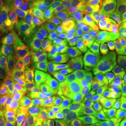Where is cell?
Segmentation results:
<instances>
[{
  "label": "cell",
  "instance_id": "cell-1",
  "mask_svg": "<svg viewBox=\"0 0 126 126\" xmlns=\"http://www.w3.org/2000/svg\"><path fill=\"white\" fill-rule=\"evenodd\" d=\"M30 55L38 70L49 80L58 79L70 63V60L63 58L58 50L50 44L47 39L39 41L32 46Z\"/></svg>",
  "mask_w": 126,
  "mask_h": 126
},
{
  "label": "cell",
  "instance_id": "cell-2",
  "mask_svg": "<svg viewBox=\"0 0 126 126\" xmlns=\"http://www.w3.org/2000/svg\"><path fill=\"white\" fill-rule=\"evenodd\" d=\"M32 119H43L58 102L56 93L48 88L41 80L27 90Z\"/></svg>",
  "mask_w": 126,
  "mask_h": 126
},
{
  "label": "cell",
  "instance_id": "cell-3",
  "mask_svg": "<svg viewBox=\"0 0 126 126\" xmlns=\"http://www.w3.org/2000/svg\"><path fill=\"white\" fill-rule=\"evenodd\" d=\"M42 80L38 73L27 59L14 71L5 75L3 79V85L8 90H28Z\"/></svg>",
  "mask_w": 126,
  "mask_h": 126
},
{
  "label": "cell",
  "instance_id": "cell-4",
  "mask_svg": "<svg viewBox=\"0 0 126 126\" xmlns=\"http://www.w3.org/2000/svg\"><path fill=\"white\" fill-rule=\"evenodd\" d=\"M84 89L83 83L71 76L63 74L56 83V94L62 102L68 104L77 102L81 98Z\"/></svg>",
  "mask_w": 126,
  "mask_h": 126
},
{
  "label": "cell",
  "instance_id": "cell-5",
  "mask_svg": "<svg viewBox=\"0 0 126 126\" xmlns=\"http://www.w3.org/2000/svg\"><path fill=\"white\" fill-rule=\"evenodd\" d=\"M29 108V99L27 94L20 90L6 89L0 97V111L16 112L20 109Z\"/></svg>",
  "mask_w": 126,
  "mask_h": 126
},
{
  "label": "cell",
  "instance_id": "cell-6",
  "mask_svg": "<svg viewBox=\"0 0 126 126\" xmlns=\"http://www.w3.org/2000/svg\"><path fill=\"white\" fill-rule=\"evenodd\" d=\"M66 22H65V14L60 17L56 28L53 33L48 36V40L50 44L53 48L58 50L63 58L65 60L69 59L72 54V52L69 48L65 41L64 36L66 33Z\"/></svg>",
  "mask_w": 126,
  "mask_h": 126
},
{
  "label": "cell",
  "instance_id": "cell-7",
  "mask_svg": "<svg viewBox=\"0 0 126 126\" xmlns=\"http://www.w3.org/2000/svg\"><path fill=\"white\" fill-rule=\"evenodd\" d=\"M18 11L9 9L0 16V32L7 44L18 39L17 24Z\"/></svg>",
  "mask_w": 126,
  "mask_h": 126
},
{
  "label": "cell",
  "instance_id": "cell-8",
  "mask_svg": "<svg viewBox=\"0 0 126 126\" xmlns=\"http://www.w3.org/2000/svg\"><path fill=\"white\" fill-rule=\"evenodd\" d=\"M66 3V2H65ZM67 14L73 15L81 21H90L92 18L97 16V11L92 6L88 5L84 0L66 3Z\"/></svg>",
  "mask_w": 126,
  "mask_h": 126
},
{
  "label": "cell",
  "instance_id": "cell-9",
  "mask_svg": "<svg viewBox=\"0 0 126 126\" xmlns=\"http://www.w3.org/2000/svg\"><path fill=\"white\" fill-rule=\"evenodd\" d=\"M18 20L17 24V32L19 39L21 40L24 47L29 50L36 43V37L35 32L27 22V19L23 14L18 12Z\"/></svg>",
  "mask_w": 126,
  "mask_h": 126
},
{
  "label": "cell",
  "instance_id": "cell-10",
  "mask_svg": "<svg viewBox=\"0 0 126 126\" xmlns=\"http://www.w3.org/2000/svg\"><path fill=\"white\" fill-rule=\"evenodd\" d=\"M18 12L23 14L25 16V17L27 19V22L30 25V26L34 30V31L41 36H50V34L53 33V32L54 31L55 29L56 28L57 24L58 22L59 18L53 21H46L41 17L25 14L20 11H18Z\"/></svg>",
  "mask_w": 126,
  "mask_h": 126
},
{
  "label": "cell",
  "instance_id": "cell-11",
  "mask_svg": "<svg viewBox=\"0 0 126 126\" xmlns=\"http://www.w3.org/2000/svg\"><path fill=\"white\" fill-rule=\"evenodd\" d=\"M85 50L88 56H89L97 66L110 61L113 54L111 50L97 44H90Z\"/></svg>",
  "mask_w": 126,
  "mask_h": 126
},
{
  "label": "cell",
  "instance_id": "cell-12",
  "mask_svg": "<svg viewBox=\"0 0 126 126\" xmlns=\"http://www.w3.org/2000/svg\"><path fill=\"white\" fill-rule=\"evenodd\" d=\"M105 97L102 102L96 104L94 107V115L99 121L105 120L112 111L116 109L113 104V91L105 87Z\"/></svg>",
  "mask_w": 126,
  "mask_h": 126
},
{
  "label": "cell",
  "instance_id": "cell-13",
  "mask_svg": "<svg viewBox=\"0 0 126 126\" xmlns=\"http://www.w3.org/2000/svg\"><path fill=\"white\" fill-rule=\"evenodd\" d=\"M65 22L66 30L68 32L90 41L88 36V27L85 22L81 21L69 14H65Z\"/></svg>",
  "mask_w": 126,
  "mask_h": 126
},
{
  "label": "cell",
  "instance_id": "cell-14",
  "mask_svg": "<svg viewBox=\"0 0 126 126\" xmlns=\"http://www.w3.org/2000/svg\"><path fill=\"white\" fill-rule=\"evenodd\" d=\"M23 3L24 4L19 9L18 11L27 15L40 17L45 12L50 2L48 0H25L21 4Z\"/></svg>",
  "mask_w": 126,
  "mask_h": 126
},
{
  "label": "cell",
  "instance_id": "cell-15",
  "mask_svg": "<svg viewBox=\"0 0 126 126\" xmlns=\"http://www.w3.org/2000/svg\"><path fill=\"white\" fill-rule=\"evenodd\" d=\"M108 21L102 18L99 15L88 21V36L90 41H94L106 32Z\"/></svg>",
  "mask_w": 126,
  "mask_h": 126
},
{
  "label": "cell",
  "instance_id": "cell-16",
  "mask_svg": "<svg viewBox=\"0 0 126 126\" xmlns=\"http://www.w3.org/2000/svg\"><path fill=\"white\" fill-rule=\"evenodd\" d=\"M60 103L63 110L64 121L69 118L77 115L79 113L83 111L84 109L89 107L90 105H92L87 102L83 97H81L75 103L68 104L63 102H61Z\"/></svg>",
  "mask_w": 126,
  "mask_h": 126
},
{
  "label": "cell",
  "instance_id": "cell-17",
  "mask_svg": "<svg viewBox=\"0 0 126 126\" xmlns=\"http://www.w3.org/2000/svg\"><path fill=\"white\" fill-rule=\"evenodd\" d=\"M94 108L93 105H90L83 111H82L78 114L67 118L64 121L65 125L67 126H75L82 123H85L87 122L94 121Z\"/></svg>",
  "mask_w": 126,
  "mask_h": 126
},
{
  "label": "cell",
  "instance_id": "cell-18",
  "mask_svg": "<svg viewBox=\"0 0 126 126\" xmlns=\"http://www.w3.org/2000/svg\"><path fill=\"white\" fill-rule=\"evenodd\" d=\"M104 83L103 81L99 80L97 78L89 79L86 81L84 86V89L83 92V98L86 100L87 102L92 104V98L94 93L98 90L104 89Z\"/></svg>",
  "mask_w": 126,
  "mask_h": 126
},
{
  "label": "cell",
  "instance_id": "cell-19",
  "mask_svg": "<svg viewBox=\"0 0 126 126\" xmlns=\"http://www.w3.org/2000/svg\"><path fill=\"white\" fill-rule=\"evenodd\" d=\"M72 60L78 63L83 68L89 76L94 75L96 71V67L94 61L86 54V50H83L81 52L74 55Z\"/></svg>",
  "mask_w": 126,
  "mask_h": 126
},
{
  "label": "cell",
  "instance_id": "cell-20",
  "mask_svg": "<svg viewBox=\"0 0 126 126\" xmlns=\"http://www.w3.org/2000/svg\"><path fill=\"white\" fill-rule=\"evenodd\" d=\"M94 44H100L108 48L112 51L121 48L123 44L118 38L112 35L109 32L106 31L102 36L93 41Z\"/></svg>",
  "mask_w": 126,
  "mask_h": 126
},
{
  "label": "cell",
  "instance_id": "cell-21",
  "mask_svg": "<svg viewBox=\"0 0 126 126\" xmlns=\"http://www.w3.org/2000/svg\"><path fill=\"white\" fill-rule=\"evenodd\" d=\"M63 110L60 102H57L50 110L43 120L46 126H62Z\"/></svg>",
  "mask_w": 126,
  "mask_h": 126
},
{
  "label": "cell",
  "instance_id": "cell-22",
  "mask_svg": "<svg viewBox=\"0 0 126 126\" xmlns=\"http://www.w3.org/2000/svg\"><path fill=\"white\" fill-rule=\"evenodd\" d=\"M65 41L67 43L69 48L72 53L79 52L80 50L84 48L88 44H90V41H86L82 37L77 36L69 32H66L64 36Z\"/></svg>",
  "mask_w": 126,
  "mask_h": 126
},
{
  "label": "cell",
  "instance_id": "cell-23",
  "mask_svg": "<svg viewBox=\"0 0 126 126\" xmlns=\"http://www.w3.org/2000/svg\"><path fill=\"white\" fill-rule=\"evenodd\" d=\"M63 74L67 76H71L82 82H86L89 79L90 77L87 74V72L73 60H70V63Z\"/></svg>",
  "mask_w": 126,
  "mask_h": 126
},
{
  "label": "cell",
  "instance_id": "cell-24",
  "mask_svg": "<svg viewBox=\"0 0 126 126\" xmlns=\"http://www.w3.org/2000/svg\"><path fill=\"white\" fill-rule=\"evenodd\" d=\"M105 120L109 126H126V108L114 109Z\"/></svg>",
  "mask_w": 126,
  "mask_h": 126
},
{
  "label": "cell",
  "instance_id": "cell-25",
  "mask_svg": "<svg viewBox=\"0 0 126 126\" xmlns=\"http://www.w3.org/2000/svg\"><path fill=\"white\" fill-rule=\"evenodd\" d=\"M124 8L125 2L123 0H113L99 16L107 21H109L115 14L123 11Z\"/></svg>",
  "mask_w": 126,
  "mask_h": 126
},
{
  "label": "cell",
  "instance_id": "cell-26",
  "mask_svg": "<svg viewBox=\"0 0 126 126\" xmlns=\"http://www.w3.org/2000/svg\"><path fill=\"white\" fill-rule=\"evenodd\" d=\"M115 65L111 61H109L103 64L98 66L97 69L94 72V76L95 78L102 81H107L111 77H113L116 74Z\"/></svg>",
  "mask_w": 126,
  "mask_h": 126
},
{
  "label": "cell",
  "instance_id": "cell-27",
  "mask_svg": "<svg viewBox=\"0 0 126 126\" xmlns=\"http://www.w3.org/2000/svg\"><path fill=\"white\" fill-rule=\"evenodd\" d=\"M105 86V87L115 91L126 90V79L113 76L106 81Z\"/></svg>",
  "mask_w": 126,
  "mask_h": 126
},
{
  "label": "cell",
  "instance_id": "cell-28",
  "mask_svg": "<svg viewBox=\"0 0 126 126\" xmlns=\"http://www.w3.org/2000/svg\"><path fill=\"white\" fill-rule=\"evenodd\" d=\"M14 126H32V118L27 110L20 109L16 111Z\"/></svg>",
  "mask_w": 126,
  "mask_h": 126
},
{
  "label": "cell",
  "instance_id": "cell-29",
  "mask_svg": "<svg viewBox=\"0 0 126 126\" xmlns=\"http://www.w3.org/2000/svg\"><path fill=\"white\" fill-rule=\"evenodd\" d=\"M106 31L123 41H126V21L107 28Z\"/></svg>",
  "mask_w": 126,
  "mask_h": 126
},
{
  "label": "cell",
  "instance_id": "cell-30",
  "mask_svg": "<svg viewBox=\"0 0 126 126\" xmlns=\"http://www.w3.org/2000/svg\"><path fill=\"white\" fill-rule=\"evenodd\" d=\"M113 91V104L116 109L126 107V90Z\"/></svg>",
  "mask_w": 126,
  "mask_h": 126
},
{
  "label": "cell",
  "instance_id": "cell-31",
  "mask_svg": "<svg viewBox=\"0 0 126 126\" xmlns=\"http://www.w3.org/2000/svg\"><path fill=\"white\" fill-rule=\"evenodd\" d=\"M113 0H84L88 5L93 7L99 15Z\"/></svg>",
  "mask_w": 126,
  "mask_h": 126
},
{
  "label": "cell",
  "instance_id": "cell-32",
  "mask_svg": "<svg viewBox=\"0 0 126 126\" xmlns=\"http://www.w3.org/2000/svg\"><path fill=\"white\" fill-rule=\"evenodd\" d=\"M14 116L8 111H0V126H14Z\"/></svg>",
  "mask_w": 126,
  "mask_h": 126
},
{
  "label": "cell",
  "instance_id": "cell-33",
  "mask_svg": "<svg viewBox=\"0 0 126 126\" xmlns=\"http://www.w3.org/2000/svg\"><path fill=\"white\" fill-rule=\"evenodd\" d=\"M111 62L115 67L126 65V56L122 51V50H116L111 56Z\"/></svg>",
  "mask_w": 126,
  "mask_h": 126
},
{
  "label": "cell",
  "instance_id": "cell-34",
  "mask_svg": "<svg viewBox=\"0 0 126 126\" xmlns=\"http://www.w3.org/2000/svg\"><path fill=\"white\" fill-rule=\"evenodd\" d=\"M126 21V11H121L120 12H118L116 14H115L112 18H111L108 21L107 25V28H109V27H112L115 25H117L119 23H123Z\"/></svg>",
  "mask_w": 126,
  "mask_h": 126
},
{
  "label": "cell",
  "instance_id": "cell-35",
  "mask_svg": "<svg viewBox=\"0 0 126 126\" xmlns=\"http://www.w3.org/2000/svg\"><path fill=\"white\" fill-rule=\"evenodd\" d=\"M105 97V90L104 89H101L96 91L93 96L92 98V102L93 104H98L102 102V100Z\"/></svg>",
  "mask_w": 126,
  "mask_h": 126
},
{
  "label": "cell",
  "instance_id": "cell-36",
  "mask_svg": "<svg viewBox=\"0 0 126 126\" xmlns=\"http://www.w3.org/2000/svg\"><path fill=\"white\" fill-rule=\"evenodd\" d=\"M115 72L118 76L126 78V65L116 67L115 68Z\"/></svg>",
  "mask_w": 126,
  "mask_h": 126
},
{
  "label": "cell",
  "instance_id": "cell-37",
  "mask_svg": "<svg viewBox=\"0 0 126 126\" xmlns=\"http://www.w3.org/2000/svg\"><path fill=\"white\" fill-rule=\"evenodd\" d=\"M6 45V43L4 39L3 38V36H2L1 32H0V63H1V60H2L3 53H4Z\"/></svg>",
  "mask_w": 126,
  "mask_h": 126
},
{
  "label": "cell",
  "instance_id": "cell-38",
  "mask_svg": "<svg viewBox=\"0 0 126 126\" xmlns=\"http://www.w3.org/2000/svg\"><path fill=\"white\" fill-rule=\"evenodd\" d=\"M9 10L5 0H0V16Z\"/></svg>",
  "mask_w": 126,
  "mask_h": 126
},
{
  "label": "cell",
  "instance_id": "cell-39",
  "mask_svg": "<svg viewBox=\"0 0 126 126\" xmlns=\"http://www.w3.org/2000/svg\"><path fill=\"white\" fill-rule=\"evenodd\" d=\"M24 1H25V0H10L9 1L11 4L18 6L20 4H21L22 2H23ZM50 1H56V2H63V1H65L66 2L67 0H50Z\"/></svg>",
  "mask_w": 126,
  "mask_h": 126
},
{
  "label": "cell",
  "instance_id": "cell-40",
  "mask_svg": "<svg viewBox=\"0 0 126 126\" xmlns=\"http://www.w3.org/2000/svg\"><path fill=\"white\" fill-rule=\"evenodd\" d=\"M32 126H46L43 119H34Z\"/></svg>",
  "mask_w": 126,
  "mask_h": 126
},
{
  "label": "cell",
  "instance_id": "cell-41",
  "mask_svg": "<svg viewBox=\"0 0 126 126\" xmlns=\"http://www.w3.org/2000/svg\"><path fill=\"white\" fill-rule=\"evenodd\" d=\"M96 122L95 121H92L90 122H87L85 123H82V124H79V125H75V126H96Z\"/></svg>",
  "mask_w": 126,
  "mask_h": 126
},
{
  "label": "cell",
  "instance_id": "cell-42",
  "mask_svg": "<svg viewBox=\"0 0 126 126\" xmlns=\"http://www.w3.org/2000/svg\"><path fill=\"white\" fill-rule=\"evenodd\" d=\"M96 126H109V125L108 123H107V122H100V123H99Z\"/></svg>",
  "mask_w": 126,
  "mask_h": 126
},
{
  "label": "cell",
  "instance_id": "cell-43",
  "mask_svg": "<svg viewBox=\"0 0 126 126\" xmlns=\"http://www.w3.org/2000/svg\"><path fill=\"white\" fill-rule=\"evenodd\" d=\"M122 51L123 52V53H124V54H125V55L126 56V46H123Z\"/></svg>",
  "mask_w": 126,
  "mask_h": 126
},
{
  "label": "cell",
  "instance_id": "cell-44",
  "mask_svg": "<svg viewBox=\"0 0 126 126\" xmlns=\"http://www.w3.org/2000/svg\"><path fill=\"white\" fill-rule=\"evenodd\" d=\"M79 0H67L66 1V3H70V2H74V1H77Z\"/></svg>",
  "mask_w": 126,
  "mask_h": 126
},
{
  "label": "cell",
  "instance_id": "cell-45",
  "mask_svg": "<svg viewBox=\"0 0 126 126\" xmlns=\"http://www.w3.org/2000/svg\"><path fill=\"white\" fill-rule=\"evenodd\" d=\"M123 46H126V41H124V43H123Z\"/></svg>",
  "mask_w": 126,
  "mask_h": 126
},
{
  "label": "cell",
  "instance_id": "cell-46",
  "mask_svg": "<svg viewBox=\"0 0 126 126\" xmlns=\"http://www.w3.org/2000/svg\"><path fill=\"white\" fill-rule=\"evenodd\" d=\"M125 9H126V2H125Z\"/></svg>",
  "mask_w": 126,
  "mask_h": 126
},
{
  "label": "cell",
  "instance_id": "cell-47",
  "mask_svg": "<svg viewBox=\"0 0 126 126\" xmlns=\"http://www.w3.org/2000/svg\"><path fill=\"white\" fill-rule=\"evenodd\" d=\"M123 1L124 2H126V0H123Z\"/></svg>",
  "mask_w": 126,
  "mask_h": 126
},
{
  "label": "cell",
  "instance_id": "cell-48",
  "mask_svg": "<svg viewBox=\"0 0 126 126\" xmlns=\"http://www.w3.org/2000/svg\"><path fill=\"white\" fill-rule=\"evenodd\" d=\"M0 93H1V88H0Z\"/></svg>",
  "mask_w": 126,
  "mask_h": 126
},
{
  "label": "cell",
  "instance_id": "cell-49",
  "mask_svg": "<svg viewBox=\"0 0 126 126\" xmlns=\"http://www.w3.org/2000/svg\"><path fill=\"white\" fill-rule=\"evenodd\" d=\"M9 1H10V0H9Z\"/></svg>",
  "mask_w": 126,
  "mask_h": 126
}]
</instances>
